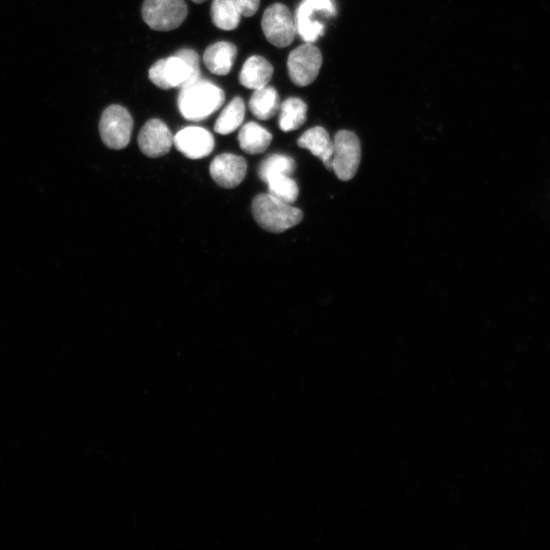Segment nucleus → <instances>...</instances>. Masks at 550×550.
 Wrapping results in <instances>:
<instances>
[{
  "label": "nucleus",
  "mask_w": 550,
  "mask_h": 550,
  "mask_svg": "<svg viewBox=\"0 0 550 550\" xmlns=\"http://www.w3.org/2000/svg\"><path fill=\"white\" fill-rule=\"evenodd\" d=\"M272 135L256 123H248L239 134V143L243 151L251 155L261 154L267 150Z\"/></svg>",
  "instance_id": "f3484780"
},
{
  "label": "nucleus",
  "mask_w": 550,
  "mask_h": 550,
  "mask_svg": "<svg viewBox=\"0 0 550 550\" xmlns=\"http://www.w3.org/2000/svg\"><path fill=\"white\" fill-rule=\"evenodd\" d=\"M133 127L134 121L127 108L110 105L101 116L99 131L108 148L121 150L129 145Z\"/></svg>",
  "instance_id": "20e7f679"
},
{
  "label": "nucleus",
  "mask_w": 550,
  "mask_h": 550,
  "mask_svg": "<svg viewBox=\"0 0 550 550\" xmlns=\"http://www.w3.org/2000/svg\"><path fill=\"white\" fill-rule=\"evenodd\" d=\"M150 81L160 89L183 88L200 79V61L193 49H181L174 57L156 62L149 70Z\"/></svg>",
  "instance_id": "f257e3e1"
},
{
  "label": "nucleus",
  "mask_w": 550,
  "mask_h": 550,
  "mask_svg": "<svg viewBox=\"0 0 550 550\" xmlns=\"http://www.w3.org/2000/svg\"><path fill=\"white\" fill-rule=\"evenodd\" d=\"M361 162V144L354 132L340 131L334 140V154L330 160V170L344 182L352 180Z\"/></svg>",
  "instance_id": "423d86ee"
},
{
  "label": "nucleus",
  "mask_w": 550,
  "mask_h": 550,
  "mask_svg": "<svg viewBox=\"0 0 550 550\" xmlns=\"http://www.w3.org/2000/svg\"><path fill=\"white\" fill-rule=\"evenodd\" d=\"M318 15L335 17L337 10L332 0H303L296 18L297 32L306 43H314L324 34V25Z\"/></svg>",
  "instance_id": "6e6552de"
},
{
  "label": "nucleus",
  "mask_w": 550,
  "mask_h": 550,
  "mask_svg": "<svg viewBox=\"0 0 550 550\" xmlns=\"http://www.w3.org/2000/svg\"><path fill=\"white\" fill-rule=\"evenodd\" d=\"M322 55L320 50L305 43L293 50L288 59V70L292 82L300 87L312 84L321 69Z\"/></svg>",
  "instance_id": "1a4fd4ad"
},
{
  "label": "nucleus",
  "mask_w": 550,
  "mask_h": 550,
  "mask_svg": "<svg viewBox=\"0 0 550 550\" xmlns=\"http://www.w3.org/2000/svg\"><path fill=\"white\" fill-rule=\"evenodd\" d=\"M138 144L143 154L150 158H158L170 152L174 144V137L167 125L160 120L153 119L142 128Z\"/></svg>",
  "instance_id": "9b49d317"
},
{
  "label": "nucleus",
  "mask_w": 550,
  "mask_h": 550,
  "mask_svg": "<svg viewBox=\"0 0 550 550\" xmlns=\"http://www.w3.org/2000/svg\"><path fill=\"white\" fill-rule=\"evenodd\" d=\"M298 145L309 150L314 156L319 157L326 169L330 170V160H332L334 154V141L330 139L324 128L315 127L306 131L299 138Z\"/></svg>",
  "instance_id": "4468645a"
},
{
  "label": "nucleus",
  "mask_w": 550,
  "mask_h": 550,
  "mask_svg": "<svg viewBox=\"0 0 550 550\" xmlns=\"http://www.w3.org/2000/svg\"><path fill=\"white\" fill-rule=\"evenodd\" d=\"M261 26L266 39L274 46L288 47L295 40L296 21L289 8L283 4H274L267 8Z\"/></svg>",
  "instance_id": "0eeeda50"
},
{
  "label": "nucleus",
  "mask_w": 550,
  "mask_h": 550,
  "mask_svg": "<svg viewBox=\"0 0 550 550\" xmlns=\"http://www.w3.org/2000/svg\"><path fill=\"white\" fill-rule=\"evenodd\" d=\"M273 75L272 65L259 55H253L245 63L240 74L242 86L257 90L266 87Z\"/></svg>",
  "instance_id": "2eb2a0df"
},
{
  "label": "nucleus",
  "mask_w": 550,
  "mask_h": 550,
  "mask_svg": "<svg viewBox=\"0 0 550 550\" xmlns=\"http://www.w3.org/2000/svg\"><path fill=\"white\" fill-rule=\"evenodd\" d=\"M251 113L261 121L272 119L280 110V96L273 87L254 90L249 102Z\"/></svg>",
  "instance_id": "dca6fc26"
},
{
  "label": "nucleus",
  "mask_w": 550,
  "mask_h": 550,
  "mask_svg": "<svg viewBox=\"0 0 550 550\" xmlns=\"http://www.w3.org/2000/svg\"><path fill=\"white\" fill-rule=\"evenodd\" d=\"M240 14L246 18L253 17L260 7V0H234Z\"/></svg>",
  "instance_id": "5701e85b"
},
{
  "label": "nucleus",
  "mask_w": 550,
  "mask_h": 550,
  "mask_svg": "<svg viewBox=\"0 0 550 550\" xmlns=\"http://www.w3.org/2000/svg\"><path fill=\"white\" fill-rule=\"evenodd\" d=\"M307 104L296 97H291L281 106L280 128L292 132L301 128L307 120Z\"/></svg>",
  "instance_id": "6ab92c4d"
},
{
  "label": "nucleus",
  "mask_w": 550,
  "mask_h": 550,
  "mask_svg": "<svg viewBox=\"0 0 550 550\" xmlns=\"http://www.w3.org/2000/svg\"><path fill=\"white\" fill-rule=\"evenodd\" d=\"M268 194L287 204L296 202L299 196V187L291 176H280L269 180Z\"/></svg>",
  "instance_id": "4be33fe9"
},
{
  "label": "nucleus",
  "mask_w": 550,
  "mask_h": 550,
  "mask_svg": "<svg viewBox=\"0 0 550 550\" xmlns=\"http://www.w3.org/2000/svg\"><path fill=\"white\" fill-rule=\"evenodd\" d=\"M237 52V47L233 43H214L204 52V65L214 75L227 76L232 71Z\"/></svg>",
  "instance_id": "ddd939ff"
},
{
  "label": "nucleus",
  "mask_w": 550,
  "mask_h": 550,
  "mask_svg": "<svg viewBox=\"0 0 550 550\" xmlns=\"http://www.w3.org/2000/svg\"><path fill=\"white\" fill-rule=\"evenodd\" d=\"M225 92L213 83L198 79L181 88L178 105L181 115L189 121H202L223 106Z\"/></svg>",
  "instance_id": "f03ea898"
},
{
  "label": "nucleus",
  "mask_w": 550,
  "mask_h": 550,
  "mask_svg": "<svg viewBox=\"0 0 550 550\" xmlns=\"http://www.w3.org/2000/svg\"><path fill=\"white\" fill-rule=\"evenodd\" d=\"M210 175L219 187L237 188L246 178L247 162L242 156L224 153L211 162Z\"/></svg>",
  "instance_id": "9d476101"
},
{
  "label": "nucleus",
  "mask_w": 550,
  "mask_h": 550,
  "mask_svg": "<svg viewBox=\"0 0 550 550\" xmlns=\"http://www.w3.org/2000/svg\"><path fill=\"white\" fill-rule=\"evenodd\" d=\"M246 106L241 97L234 98L217 119L214 131L219 135H230L244 122Z\"/></svg>",
  "instance_id": "a211bd4d"
},
{
  "label": "nucleus",
  "mask_w": 550,
  "mask_h": 550,
  "mask_svg": "<svg viewBox=\"0 0 550 550\" xmlns=\"http://www.w3.org/2000/svg\"><path fill=\"white\" fill-rule=\"evenodd\" d=\"M177 149L190 159H201L214 149V138L210 132L200 127H188L174 138Z\"/></svg>",
  "instance_id": "f8f14e48"
},
{
  "label": "nucleus",
  "mask_w": 550,
  "mask_h": 550,
  "mask_svg": "<svg viewBox=\"0 0 550 550\" xmlns=\"http://www.w3.org/2000/svg\"><path fill=\"white\" fill-rule=\"evenodd\" d=\"M296 171L295 160L287 155L273 154L267 157L260 165L259 178L267 183L280 176H292Z\"/></svg>",
  "instance_id": "412c9836"
},
{
  "label": "nucleus",
  "mask_w": 550,
  "mask_h": 550,
  "mask_svg": "<svg viewBox=\"0 0 550 550\" xmlns=\"http://www.w3.org/2000/svg\"><path fill=\"white\" fill-rule=\"evenodd\" d=\"M241 16L234 0H213L211 6V19L218 29L225 31L237 29L241 21Z\"/></svg>",
  "instance_id": "aec40b11"
},
{
  "label": "nucleus",
  "mask_w": 550,
  "mask_h": 550,
  "mask_svg": "<svg viewBox=\"0 0 550 550\" xmlns=\"http://www.w3.org/2000/svg\"><path fill=\"white\" fill-rule=\"evenodd\" d=\"M252 213L259 227L273 234L284 233L303 220V212L299 208L269 194H260L254 198Z\"/></svg>",
  "instance_id": "7ed1b4c3"
},
{
  "label": "nucleus",
  "mask_w": 550,
  "mask_h": 550,
  "mask_svg": "<svg viewBox=\"0 0 550 550\" xmlns=\"http://www.w3.org/2000/svg\"><path fill=\"white\" fill-rule=\"evenodd\" d=\"M142 16L152 30L167 32L184 23L188 7L185 0H145Z\"/></svg>",
  "instance_id": "39448f33"
},
{
  "label": "nucleus",
  "mask_w": 550,
  "mask_h": 550,
  "mask_svg": "<svg viewBox=\"0 0 550 550\" xmlns=\"http://www.w3.org/2000/svg\"><path fill=\"white\" fill-rule=\"evenodd\" d=\"M193 3L195 4H202L204 2H206V0H192Z\"/></svg>",
  "instance_id": "b1692460"
}]
</instances>
